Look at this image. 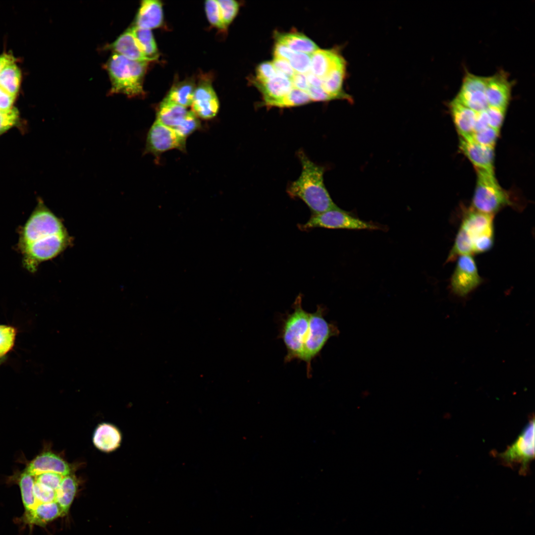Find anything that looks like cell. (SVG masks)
<instances>
[{
	"instance_id": "cell-42",
	"label": "cell",
	"mask_w": 535,
	"mask_h": 535,
	"mask_svg": "<svg viewBox=\"0 0 535 535\" xmlns=\"http://www.w3.org/2000/svg\"><path fill=\"white\" fill-rule=\"evenodd\" d=\"M506 109L488 106L485 109L488 119L489 126L499 130L503 123Z\"/></svg>"
},
{
	"instance_id": "cell-36",
	"label": "cell",
	"mask_w": 535,
	"mask_h": 535,
	"mask_svg": "<svg viewBox=\"0 0 535 535\" xmlns=\"http://www.w3.org/2000/svg\"><path fill=\"white\" fill-rule=\"evenodd\" d=\"M205 9L208 19L213 25L220 29H224L226 28L223 23L217 0L206 1Z\"/></svg>"
},
{
	"instance_id": "cell-8",
	"label": "cell",
	"mask_w": 535,
	"mask_h": 535,
	"mask_svg": "<svg viewBox=\"0 0 535 535\" xmlns=\"http://www.w3.org/2000/svg\"><path fill=\"white\" fill-rule=\"evenodd\" d=\"M494 216L473 208L464 215L460 227L470 239L474 254L486 252L493 246Z\"/></svg>"
},
{
	"instance_id": "cell-17",
	"label": "cell",
	"mask_w": 535,
	"mask_h": 535,
	"mask_svg": "<svg viewBox=\"0 0 535 535\" xmlns=\"http://www.w3.org/2000/svg\"><path fill=\"white\" fill-rule=\"evenodd\" d=\"M35 477L46 473H57L62 476L71 474L70 465L62 458L51 452H44L31 461L25 470Z\"/></svg>"
},
{
	"instance_id": "cell-20",
	"label": "cell",
	"mask_w": 535,
	"mask_h": 535,
	"mask_svg": "<svg viewBox=\"0 0 535 535\" xmlns=\"http://www.w3.org/2000/svg\"><path fill=\"white\" fill-rule=\"evenodd\" d=\"M452 118L460 137H470L474 132L477 112L455 98L449 103Z\"/></svg>"
},
{
	"instance_id": "cell-50",
	"label": "cell",
	"mask_w": 535,
	"mask_h": 535,
	"mask_svg": "<svg viewBox=\"0 0 535 535\" xmlns=\"http://www.w3.org/2000/svg\"><path fill=\"white\" fill-rule=\"evenodd\" d=\"M14 61L15 58L12 55L6 54L0 55V72L5 66Z\"/></svg>"
},
{
	"instance_id": "cell-7",
	"label": "cell",
	"mask_w": 535,
	"mask_h": 535,
	"mask_svg": "<svg viewBox=\"0 0 535 535\" xmlns=\"http://www.w3.org/2000/svg\"><path fill=\"white\" fill-rule=\"evenodd\" d=\"M298 227L300 229L304 231L317 227L350 230H379L384 231L388 230L386 225L378 222L362 220L339 207L320 214H312L306 223L299 224Z\"/></svg>"
},
{
	"instance_id": "cell-6",
	"label": "cell",
	"mask_w": 535,
	"mask_h": 535,
	"mask_svg": "<svg viewBox=\"0 0 535 535\" xmlns=\"http://www.w3.org/2000/svg\"><path fill=\"white\" fill-rule=\"evenodd\" d=\"M476 170L477 180L472 200L473 209L494 215L504 207L513 205L509 195L497 181L494 172Z\"/></svg>"
},
{
	"instance_id": "cell-49",
	"label": "cell",
	"mask_w": 535,
	"mask_h": 535,
	"mask_svg": "<svg viewBox=\"0 0 535 535\" xmlns=\"http://www.w3.org/2000/svg\"><path fill=\"white\" fill-rule=\"evenodd\" d=\"M310 86L315 87H321L322 80L314 75L311 71L305 74Z\"/></svg>"
},
{
	"instance_id": "cell-37",
	"label": "cell",
	"mask_w": 535,
	"mask_h": 535,
	"mask_svg": "<svg viewBox=\"0 0 535 535\" xmlns=\"http://www.w3.org/2000/svg\"><path fill=\"white\" fill-rule=\"evenodd\" d=\"M288 61L296 73L306 74L311 71L310 54L295 52Z\"/></svg>"
},
{
	"instance_id": "cell-13",
	"label": "cell",
	"mask_w": 535,
	"mask_h": 535,
	"mask_svg": "<svg viewBox=\"0 0 535 535\" xmlns=\"http://www.w3.org/2000/svg\"><path fill=\"white\" fill-rule=\"evenodd\" d=\"M514 83L508 73L500 69L487 77L485 95L488 106L506 109L511 99Z\"/></svg>"
},
{
	"instance_id": "cell-28",
	"label": "cell",
	"mask_w": 535,
	"mask_h": 535,
	"mask_svg": "<svg viewBox=\"0 0 535 535\" xmlns=\"http://www.w3.org/2000/svg\"><path fill=\"white\" fill-rule=\"evenodd\" d=\"M195 88L190 81L181 82L171 88L165 99L187 107L192 105Z\"/></svg>"
},
{
	"instance_id": "cell-4",
	"label": "cell",
	"mask_w": 535,
	"mask_h": 535,
	"mask_svg": "<svg viewBox=\"0 0 535 535\" xmlns=\"http://www.w3.org/2000/svg\"><path fill=\"white\" fill-rule=\"evenodd\" d=\"M302 295L299 294L292 305L293 311L282 321L279 337L285 346L284 362L297 359L303 361L304 344L308 333L310 314L302 307Z\"/></svg>"
},
{
	"instance_id": "cell-1",
	"label": "cell",
	"mask_w": 535,
	"mask_h": 535,
	"mask_svg": "<svg viewBox=\"0 0 535 535\" xmlns=\"http://www.w3.org/2000/svg\"><path fill=\"white\" fill-rule=\"evenodd\" d=\"M71 242L62 221L40 200L20 232L23 265L34 272L40 264L57 257Z\"/></svg>"
},
{
	"instance_id": "cell-21",
	"label": "cell",
	"mask_w": 535,
	"mask_h": 535,
	"mask_svg": "<svg viewBox=\"0 0 535 535\" xmlns=\"http://www.w3.org/2000/svg\"><path fill=\"white\" fill-rule=\"evenodd\" d=\"M122 440L121 434L113 425L103 423L96 428L93 436L95 447L105 452H110L118 448Z\"/></svg>"
},
{
	"instance_id": "cell-3",
	"label": "cell",
	"mask_w": 535,
	"mask_h": 535,
	"mask_svg": "<svg viewBox=\"0 0 535 535\" xmlns=\"http://www.w3.org/2000/svg\"><path fill=\"white\" fill-rule=\"evenodd\" d=\"M147 63L113 53L105 64L111 82L110 94H123L131 98L143 95V80Z\"/></svg>"
},
{
	"instance_id": "cell-38",
	"label": "cell",
	"mask_w": 535,
	"mask_h": 535,
	"mask_svg": "<svg viewBox=\"0 0 535 535\" xmlns=\"http://www.w3.org/2000/svg\"><path fill=\"white\" fill-rule=\"evenodd\" d=\"M34 492L37 504L55 501V491L35 481Z\"/></svg>"
},
{
	"instance_id": "cell-48",
	"label": "cell",
	"mask_w": 535,
	"mask_h": 535,
	"mask_svg": "<svg viewBox=\"0 0 535 535\" xmlns=\"http://www.w3.org/2000/svg\"><path fill=\"white\" fill-rule=\"evenodd\" d=\"M488 126V119L485 110L477 112L473 132L480 131Z\"/></svg>"
},
{
	"instance_id": "cell-10",
	"label": "cell",
	"mask_w": 535,
	"mask_h": 535,
	"mask_svg": "<svg viewBox=\"0 0 535 535\" xmlns=\"http://www.w3.org/2000/svg\"><path fill=\"white\" fill-rule=\"evenodd\" d=\"M476 263L472 255L458 257L455 270L450 280L452 292L460 297H465L482 282Z\"/></svg>"
},
{
	"instance_id": "cell-45",
	"label": "cell",
	"mask_w": 535,
	"mask_h": 535,
	"mask_svg": "<svg viewBox=\"0 0 535 535\" xmlns=\"http://www.w3.org/2000/svg\"><path fill=\"white\" fill-rule=\"evenodd\" d=\"M295 52L285 45L276 42L274 47V57L281 58L289 60Z\"/></svg>"
},
{
	"instance_id": "cell-12",
	"label": "cell",
	"mask_w": 535,
	"mask_h": 535,
	"mask_svg": "<svg viewBox=\"0 0 535 535\" xmlns=\"http://www.w3.org/2000/svg\"><path fill=\"white\" fill-rule=\"evenodd\" d=\"M185 140L173 128L156 120L148 133L145 152L158 154L174 149L184 150Z\"/></svg>"
},
{
	"instance_id": "cell-15",
	"label": "cell",
	"mask_w": 535,
	"mask_h": 535,
	"mask_svg": "<svg viewBox=\"0 0 535 535\" xmlns=\"http://www.w3.org/2000/svg\"><path fill=\"white\" fill-rule=\"evenodd\" d=\"M191 106L192 111L203 119H210L216 115L218 100L210 83L204 82L196 87Z\"/></svg>"
},
{
	"instance_id": "cell-25",
	"label": "cell",
	"mask_w": 535,
	"mask_h": 535,
	"mask_svg": "<svg viewBox=\"0 0 535 535\" xmlns=\"http://www.w3.org/2000/svg\"><path fill=\"white\" fill-rule=\"evenodd\" d=\"M275 38L277 42L285 45L295 52L311 54L319 49L313 41L300 33H277Z\"/></svg>"
},
{
	"instance_id": "cell-33",
	"label": "cell",
	"mask_w": 535,
	"mask_h": 535,
	"mask_svg": "<svg viewBox=\"0 0 535 535\" xmlns=\"http://www.w3.org/2000/svg\"><path fill=\"white\" fill-rule=\"evenodd\" d=\"M499 131L489 126L478 132H473L470 138L475 142L482 146L494 148Z\"/></svg>"
},
{
	"instance_id": "cell-46",
	"label": "cell",
	"mask_w": 535,
	"mask_h": 535,
	"mask_svg": "<svg viewBox=\"0 0 535 535\" xmlns=\"http://www.w3.org/2000/svg\"><path fill=\"white\" fill-rule=\"evenodd\" d=\"M292 87L306 92L310 87L305 74L295 73L290 79Z\"/></svg>"
},
{
	"instance_id": "cell-19",
	"label": "cell",
	"mask_w": 535,
	"mask_h": 535,
	"mask_svg": "<svg viewBox=\"0 0 535 535\" xmlns=\"http://www.w3.org/2000/svg\"><path fill=\"white\" fill-rule=\"evenodd\" d=\"M162 21L163 11L160 1H142L135 17L134 26L151 30L160 27Z\"/></svg>"
},
{
	"instance_id": "cell-39",
	"label": "cell",
	"mask_w": 535,
	"mask_h": 535,
	"mask_svg": "<svg viewBox=\"0 0 535 535\" xmlns=\"http://www.w3.org/2000/svg\"><path fill=\"white\" fill-rule=\"evenodd\" d=\"M19 119V112L15 107L0 111V134L15 126Z\"/></svg>"
},
{
	"instance_id": "cell-2",
	"label": "cell",
	"mask_w": 535,
	"mask_h": 535,
	"mask_svg": "<svg viewBox=\"0 0 535 535\" xmlns=\"http://www.w3.org/2000/svg\"><path fill=\"white\" fill-rule=\"evenodd\" d=\"M298 157L302 165L301 172L288 186L287 192L289 196L302 200L309 208L312 214L338 208L324 184V168L312 161L302 151L298 153Z\"/></svg>"
},
{
	"instance_id": "cell-11",
	"label": "cell",
	"mask_w": 535,
	"mask_h": 535,
	"mask_svg": "<svg viewBox=\"0 0 535 535\" xmlns=\"http://www.w3.org/2000/svg\"><path fill=\"white\" fill-rule=\"evenodd\" d=\"M486 79L466 70L455 99L476 112L485 110L488 107L485 95Z\"/></svg>"
},
{
	"instance_id": "cell-14",
	"label": "cell",
	"mask_w": 535,
	"mask_h": 535,
	"mask_svg": "<svg viewBox=\"0 0 535 535\" xmlns=\"http://www.w3.org/2000/svg\"><path fill=\"white\" fill-rule=\"evenodd\" d=\"M459 148L476 170L494 172V148L479 144L470 138L460 137Z\"/></svg>"
},
{
	"instance_id": "cell-29",
	"label": "cell",
	"mask_w": 535,
	"mask_h": 535,
	"mask_svg": "<svg viewBox=\"0 0 535 535\" xmlns=\"http://www.w3.org/2000/svg\"><path fill=\"white\" fill-rule=\"evenodd\" d=\"M312 101L305 91L293 88L286 96L278 99L263 102L267 107H289L301 106Z\"/></svg>"
},
{
	"instance_id": "cell-31",
	"label": "cell",
	"mask_w": 535,
	"mask_h": 535,
	"mask_svg": "<svg viewBox=\"0 0 535 535\" xmlns=\"http://www.w3.org/2000/svg\"><path fill=\"white\" fill-rule=\"evenodd\" d=\"M18 481L25 509L31 510L37 505L34 492V478L25 470L20 474Z\"/></svg>"
},
{
	"instance_id": "cell-35",
	"label": "cell",
	"mask_w": 535,
	"mask_h": 535,
	"mask_svg": "<svg viewBox=\"0 0 535 535\" xmlns=\"http://www.w3.org/2000/svg\"><path fill=\"white\" fill-rule=\"evenodd\" d=\"M223 23L226 27L233 20L239 9L238 3L233 0H217Z\"/></svg>"
},
{
	"instance_id": "cell-23",
	"label": "cell",
	"mask_w": 535,
	"mask_h": 535,
	"mask_svg": "<svg viewBox=\"0 0 535 535\" xmlns=\"http://www.w3.org/2000/svg\"><path fill=\"white\" fill-rule=\"evenodd\" d=\"M255 86L261 91L264 102L278 99L287 95L293 88L290 80L278 72L277 75L263 82L253 81Z\"/></svg>"
},
{
	"instance_id": "cell-22",
	"label": "cell",
	"mask_w": 535,
	"mask_h": 535,
	"mask_svg": "<svg viewBox=\"0 0 535 535\" xmlns=\"http://www.w3.org/2000/svg\"><path fill=\"white\" fill-rule=\"evenodd\" d=\"M64 516L60 505L56 502L38 504L33 509L26 510L24 519L30 525L44 526L48 523Z\"/></svg>"
},
{
	"instance_id": "cell-34",
	"label": "cell",
	"mask_w": 535,
	"mask_h": 535,
	"mask_svg": "<svg viewBox=\"0 0 535 535\" xmlns=\"http://www.w3.org/2000/svg\"><path fill=\"white\" fill-rule=\"evenodd\" d=\"M200 127V122L197 115L192 111H189L181 123L174 129L181 137H186Z\"/></svg>"
},
{
	"instance_id": "cell-9",
	"label": "cell",
	"mask_w": 535,
	"mask_h": 535,
	"mask_svg": "<svg viewBox=\"0 0 535 535\" xmlns=\"http://www.w3.org/2000/svg\"><path fill=\"white\" fill-rule=\"evenodd\" d=\"M499 457L508 464H521V472H527L528 465L535 458V421L531 420L514 442Z\"/></svg>"
},
{
	"instance_id": "cell-51",
	"label": "cell",
	"mask_w": 535,
	"mask_h": 535,
	"mask_svg": "<svg viewBox=\"0 0 535 535\" xmlns=\"http://www.w3.org/2000/svg\"><path fill=\"white\" fill-rule=\"evenodd\" d=\"M4 361V357L0 358V365Z\"/></svg>"
},
{
	"instance_id": "cell-41",
	"label": "cell",
	"mask_w": 535,
	"mask_h": 535,
	"mask_svg": "<svg viewBox=\"0 0 535 535\" xmlns=\"http://www.w3.org/2000/svg\"><path fill=\"white\" fill-rule=\"evenodd\" d=\"M63 477L64 476L57 473H46L35 476L34 478L35 482L56 491Z\"/></svg>"
},
{
	"instance_id": "cell-27",
	"label": "cell",
	"mask_w": 535,
	"mask_h": 535,
	"mask_svg": "<svg viewBox=\"0 0 535 535\" xmlns=\"http://www.w3.org/2000/svg\"><path fill=\"white\" fill-rule=\"evenodd\" d=\"M130 28L142 52L150 61L157 59L158 51L151 30L134 25Z\"/></svg>"
},
{
	"instance_id": "cell-47",
	"label": "cell",
	"mask_w": 535,
	"mask_h": 535,
	"mask_svg": "<svg viewBox=\"0 0 535 535\" xmlns=\"http://www.w3.org/2000/svg\"><path fill=\"white\" fill-rule=\"evenodd\" d=\"M15 98L0 87V111L11 109Z\"/></svg>"
},
{
	"instance_id": "cell-40",
	"label": "cell",
	"mask_w": 535,
	"mask_h": 535,
	"mask_svg": "<svg viewBox=\"0 0 535 535\" xmlns=\"http://www.w3.org/2000/svg\"><path fill=\"white\" fill-rule=\"evenodd\" d=\"M278 72L271 62L266 61L260 64L256 69V76L253 80L263 83L275 77Z\"/></svg>"
},
{
	"instance_id": "cell-26",
	"label": "cell",
	"mask_w": 535,
	"mask_h": 535,
	"mask_svg": "<svg viewBox=\"0 0 535 535\" xmlns=\"http://www.w3.org/2000/svg\"><path fill=\"white\" fill-rule=\"evenodd\" d=\"M77 488L75 477L71 474L64 476L56 490L55 501L61 507L64 515L66 514L74 500Z\"/></svg>"
},
{
	"instance_id": "cell-30",
	"label": "cell",
	"mask_w": 535,
	"mask_h": 535,
	"mask_svg": "<svg viewBox=\"0 0 535 535\" xmlns=\"http://www.w3.org/2000/svg\"><path fill=\"white\" fill-rule=\"evenodd\" d=\"M21 74L14 62L5 66L0 72V87L13 97L19 90Z\"/></svg>"
},
{
	"instance_id": "cell-16",
	"label": "cell",
	"mask_w": 535,
	"mask_h": 535,
	"mask_svg": "<svg viewBox=\"0 0 535 535\" xmlns=\"http://www.w3.org/2000/svg\"><path fill=\"white\" fill-rule=\"evenodd\" d=\"M310 55L311 72L321 80L333 70L346 66L344 58L338 51L334 49H319Z\"/></svg>"
},
{
	"instance_id": "cell-44",
	"label": "cell",
	"mask_w": 535,
	"mask_h": 535,
	"mask_svg": "<svg viewBox=\"0 0 535 535\" xmlns=\"http://www.w3.org/2000/svg\"><path fill=\"white\" fill-rule=\"evenodd\" d=\"M306 92L312 101H328L333 99L326 93L321 87L310 86Z\"/></svg>"
},
{
	"instance_id": "cell-5",
	"label": "cell",
	"mask_w": 535,
	"mask_h": 535,
	"mask_svg": "<svg viewBox=\"0 0 535 535\" xmlns=\"http://www.w3.org/2000/svg\"><path fill=\"white\" fill-rule=\"evenodd\" d=\"M326 309L322 305H317L316 311L310 314L309 325L304 344L303 361L306 363L307 376H312L311 362L321 352L332 337L337 336L339 330L333 322H327L324 318Z\"/></svg>"
},
{
	"instance_id": "cell-43",
	"label": "cell",
	"mask_w": 535,
	"mask_h": 535,
	"mask_svg": "<svg viewBox=\"0 0 535 535\" xmlns=\"http://www.w3.org/2000/svg\"><path fill=\"white\" fill-rule=\"evenodd\" d=\"M276 71L290 80L295 74L289 61L285 59L274 57L271 62Z\"/></svg>"
},
{
	"instance_id": "cell-32",
	"label": "cell",
	"mask_w": 535,
	"mask_h": 535,
	"mask_svg": "<svg viewBox=\"0 0 535 535\" xmlns=\"http://www.w3.org/2000/svg\"><path fill=\"white\" fill-rule=\"evenodd\" d=\"M16 335V329L13 326L0 324V358L4 356L13 348Z\"/></svg>"
},
{
	"instance_id": "cell-24",
	"label": "cell",
	"mask_w": 535,
	"mask_h": 535,
	"mask_svg": "<svg viewBox=\"0 0 535 535\" xmlns=\"http://www.w3.org/2000/svg\"><path fill=\"white\" fill-rule=\"evenodd\" d=\"M188 111L186 107L164 98L158 108L156 120L174 129L181 123Z\"/></svg>"
},
{
	"instance_id": "cell-18",
	"label": "cell",
	"mask_w": 535,
	"mask_h": 535,
	"mask_svg": "<svg viewBox=\"0 0 535 535\" xmlns=\"http://www.w3.org/2000/svg\"><path fill=\"white\" fill-rule=\"evenodd\" d=\"M107 48L113 53L130 60L147 62L150 61L142 52L130 28L123 32Z\"/></svg>"
}]
</instances>
